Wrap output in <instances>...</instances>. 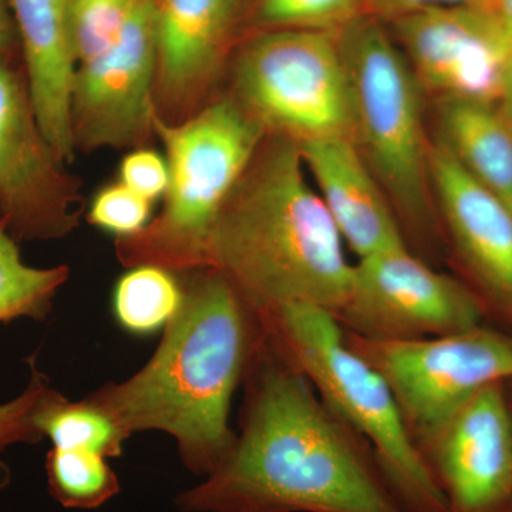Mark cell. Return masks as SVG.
I'll use <instances>...</instances> for the list:
<instances>
[{
    "mask_svg": "<svg viewBox=\"0 0 512 512\" xmlns=\"http://www.w3.org/2000/svg\"><path fill=\"white\" fill-rule=\"evenodd\" d=\"M26 64L37 120L63 164L76 157L70 100L76 60L70 39V0H8Z\"/></svg>",
    "mask_w": 512,
    "mask_h": 512,
    "instance_id": "cell-17",
    "label": "cell"
},
{
    "mask_svg": "<svg viewBox=\"0 0 512 512\" xmlns=\"http://www.w3.org/2000/svg\"><path fill=\"white\" fill-rule=\"evenodd\" d=\"M505 392H507L508 409H510L511 420H512V382L505 384Z\"/></svg>",
    "mask_w": 512,
    "mask_h": 512,
    "instance_id": "cell-31",
    "label": "cell"
},
{
    "mask_svg": "<svg viewBox=\"0 0 512 512\" xmlns=\"http://www.w3.org/2000/svg\"><path fill=\"white\" fill-rule=\"evenodd\" d=\"M47 140L28 83L0 55V212L16 241H53L79 227L83 197Z\"/></svg>",
    "mask_w": 512,
    "mask_h": 512,
    "instance_id": "cell-10",
    "label": "cell"
},
{
    "mask_svg": "<svg viewBox=\"0 0 512 512\" xmlns=\"http://www.w3.org/2000/svg\"><path fill=\"white\" fill-rule=\"evenodd\" d=\"M483 303L470 286L431 268L410 247L357 259L342 329L372 340H416L481 325Z\"/></svg>",
    "mask_w": 512,
    "mask_h": 512,
    "instance_id": "cell-9",
    "label": "cell"
},
{
    "mask_svg": "<svg viewBox=\"0 0 512 512\" xmlns=\"http://www.w3.org/2000/svg\"><path fill=\"white\" fill-rule=\"evenodd\" d=\"M429 177L454 254L473 292L512 329V211L457 163L443 144L429 150Z\"/></svg>",
    "mask_w": 512,
    "mask_h": 512,
    "instance_id": "cell-14",
    "label": "cell"
},
{
    "mask_svg": "<svg viewBox=\"0 0 512 512\" xmlns=\"http://www.w3.org/2000/svg\"><path fill=\"white\" fill-rule=\"evenodd\" d=\"M505 384L478 393L423 451L447 512H512V420Z\"/></svg>",
    "mask_w": 512,
    "mask_h": 512,
    "instance_id": "cell-13",
    "label": "cell"
},
{
    "mask_svg": "<svg viewBox=\"0 0 512 512\" xmlns=\"http://www.w3.org/2000/svg\"><path fill=\"white\" fill-rule=\"evenodd\" d=\"M338 42L348 77L353 141L404 220L423 231L430 221L423 90L379 19L360 16L338 32Z\"/></svg>",
    "mask_w": 512,
    "mask_h": 512,
    "instance_id": "cell-6",
    "label": "cell"
},
{
    "mask_svg": "<svg viewBox=\"0 0 512 512\" xmlns=\"http://www.w3.org/2000/svg\"><path fill=\"white\" fill-rule=\"evenodd\" d=\"M255 15L265 29L338 33L367 15V0H258Z\"/></svg>",
    "mask_w": 512,
    "mask_h": 512,
    "instance_id": "cell-24",
    "label": "cell"
},
{
    "mask_svg": "<svg viewBox=\"0 0 512 512\" xmlns=\"http://www.w3.org/2000/svg\"><path fill=\"white\" fill-rule=\"evenodd\" d=\"M16 42H18V32H16L12 15L6 8L5 0H0V55L8 57L9 53L15 49Z\"/></svg>",
    "mask_w": 512,
    "mask_h": 512,
    "instance_id": "cell-29",
    "label": "cell"
},
{
    "mask_svg": "<svg viewBox=\"0 0 512 512\" xmlns=\"http://www.w3.org/2000/svg\"><path fill=\"white\" fill-rule=\"evenodd\" d=\"M29 382L25 390L8 403L0 404V490L10 481L3 453L15 444H37L45 437L37 429L35 414L50 384L49 377L37 369L36 355L29 357Z\"/></svg>",
    "mask_w": 512,
    "mask_h": 512,
    "instance_id": "cell-25",
    "label": "cell"
},
{
    "mask_svg": "<svg viewBox=\"0 0 512 512\" xmlns=\"http://www.w3.org/2000/svg\"><path fill=\"white\" fill-rule=\"evenodd\" d=\"M258 320L322 402L365 440L407 512H447L392 389L350 348L335 316L316 306L291 305Z\"/></svg>",
    "mask_w": 512,
    "mask_h": 512,
    "instance_id": "cell-5",
    "label": "cell"
},
{
    "mask_svg": "<svg viewBox=\"0 0 512 512\" xmlns=\"http://www.w3.org/2000/svg\"><path fill=\"white\" fill-rule=\"evenodd\" d=\"M235 97L268 133L296 144L352 138L348 77L338 33L266 29L239 50Z\"/></svg>",
    "mask_w": 512,
    "mask_h": 512,
    "instance_id": "cell-7",
    "label": "cell"
},
{
    "mask_svg": "<svg viewBox=\"0 0 512 512\" xmlns=\"http://www.w3.org/2000/svg\"><path fill=\"white\" fill-rule=\"evenodd\" d=\"M140 0H70V39L76 67L113 46Z\"/></svg>",
    "mask_w": 512,
    "mask_h": 512,
    "instance_id": "cell-23",
    "label": "cell"
},
{
    "mask_svg": "<svg viewBox=\"0 0 512 512\" xmlns=\"http://www.w3.org/2000/svg\"><path fill=\"white\" fill-rule=\"evenodd\" d=\"M441 140L458 164L512 211V120L497 104L440 101Z\"/></svg>",
    "mask_w": 512,
    "mask_h": 512,
    "instance_id": "cell-18",
    "label": "cell"
},
{
    "mask_svg": "<svg viewBox=\"0 0 512 512\" xmlns=\"http://www.w3.org/2000/svg\"><path fill=\"white\" fill-rule=\"evenodd\" d=\"M50 493L63 507L93 510L120 491L119 478L100 454L55 448L47 453Z\"/></svg>",
    "mask_w": 512,
    "mask_h": 512,
    "instance_id": "cell-22",
    "label": "cell"
},
{
    "mask_svg": "<svg viewBox=\"0 0 512 512\" xmlns=\"http://www.w3.org/2000/svg\"><path fill=\"white\" fill-rule=\"evenodd\" d=\"M157 40L156 109L178 123L210 103L227 57L238 0H153Z\"/></svg>",
    "mask_w": 512,
    "mask_h": 512,
    "instance_id": "cell-15",
    "label": "cell"
},
{
    "mask_svg": "<svg viewBox=\"0 0 512 512\" xmlns=\"http://www.w3.org/2000/svg\"><path fill=\"white\" fill-rule=\"evenodd\" d=\"M35 423L55 448L90 451L106 458L120 457L128 439L113 417L87 397L72 402L52 386L37 406Z\"/></svg>",
    "mask_w": 512,
    "mask_h": 512,
    "instance_id": "cell-19",
    "label": "cell"
},
{
    "mask_svg": "<svg viewBox=\"0 0 512 512\" xmlns=\"http://www.w3.org/2000/svg\"><path fill=\"white\" fill-rule=\"evenodd\" d=\"M298 147L313 187L357 259L409 247L382 184L352 138H326Z\"/></svg>",
    "mask_w": 512,
    "mask_h": 512,
    "instance_id": "cell-16",
    "label": "cell"
},
{
    "mask_svg": "<svg viewBox=\"0 0 512 512\" xmlns=\"http://www.w3.org/2000/svg\"><path fill=\"white\" fill-rule=\"evenodd\" d=\"M153 205L119 181L96 192L87 221L116 239L130 238L140 234L153 220Z\"/></svg>",
    "mask_w": 512,
    "mask_h": 512,
    "instance_id": "cell-26",
    "label": "cell"
},
{
    "mask_svg": "<svg viewBox=\"0 0 512 512\" xmlns=\"http://www.w3.org/2000/svg\"><path fill=\"white\" fill-rule=\"evenodd\" d=\"M121 183L146 200L164 198L170 181L167 160L147 147L134 148L124 156L119 168Z\"/></svg>",
    "mask_w": 512,
    "mask_h": 512,
    "instance_id": "cell-27",
    "label": "cell"
},
{
    "mask_svg": "<svg viewBox=\"0 0 512 512\" xmlns=\"http://www.w3.org/2000/svg\"><path fill=\"white\" fill-rule=\"evenodd\" d=\"M70 276L69 266L36 268L23 261L19 242L0 224V323L45 320L57 292Z\"/></svg>",
    "mask_w": 512,
    "mask_h": 512,
    "instance_id": "cell-21",
    "label": "cell"
},
{
    "mask_svg": "<svg viewBox=\"0 0 512 512\" xmlns=\"http://www.w3.org/2000/svg\"><path fill=\"white\" fill-rule=\"evenodd\" d=\"M343 333L389 384L421 454L478 393L512 382V333L478 325L400 342Z\"/></svg>",
    "mask_w": 512,
    "mask_h": 512,
    "instance_id": "cell-8",
    "label": "cell"
},
{
    "mask_svg": "<svg viewBox=\"0 0 512 512\" xmlns=\"http://www.w3.org/2000/svg\"><path fill=\"white\" fill-rule=\"evenodd\" d=\"M2 222H5V221H3L2 212H0V224H2Z\"/></svg>",
    "mask_w": 512,
    "mask_h": 512,
    "instance_id": "cell-32",
    "label": "cell"
},
{
    "mask_svg": "<svg viewBox=\"0 0 512 512\" xmlns=\"http://www.w3.org/2000/svg\"><path fill=\"white\" fill-rule=\"evenodd\" d=\"M183 303V281L156 265L128 268L111 295L114 319L134 336H150L167 328Z\"/></svg>",
    "mask_w": 512,
    "mask_h": 512,
    "instance_id": "cell-20",
    "label": "cell"
},
{
    "mask_svg": "<svg viewBox=\"0 0 512 512\" xmlns=\"http://www.w3.org/2000/svg\"><path fill=\"white\" fill-rule=\"evenodd\" d=\"M481 0H367V15L383 23L447 6H477Z\"/></svg>",
    "mask_w": 512,
    "mask_h": 512,
    "instance_id": "cell-28",
    "label": "cell"
},
{
    "mask_svg": "<svg viewBox=\"0 0 512 512\" xmlns=\"http://www.w3.org/2000/svg\"><path fill=\"white\" fill-rule=\"evenodd\" d=\"M390 25L423 92L440 101L500 104L512 39L485 10L447 6Z\"/></svg>",
    "mask_w": 512,
    "mask_h": 512,
    "instance_id": "cell-12",
    "label": "cell"
},
{
    "mask_svg": "<svg viewBox=\"0 0 512 512\" xmlns=\"http://www.w3.org/2000/svg\"><path fill=\"white\" fill-rule=\"evenodd\" d=\"M183 275L184 303L137 373L87 399L128 437L163 431L185 467L210 476L237 440L231 407L261 336V323L227 279L212 269Z\"/></svg>",
    "mask_w": 512,
    "mask_h": 512,
    "instance_id": "cell-2",
    "label": "cell"
},
{
    "mask_svg": "<svg viewBox=\"0 0 512 512\" xmlns=\"http://www.w3.org/2000/svg\"><path fill=\"white\" fill-rule=\"evenodd\" d=\"M500 109L512 120V53L510 64H508L507 79H505L504 93L501 97Z\"/></svg>",
    "mask_w": 512,
    "mask_h": 512,
    "instance_id": "cell-30",
    "label": "cell"
},
{
    "mask_svg": "<svg viewBox=\"0 0 512 512\" xmlns=\"http://www.w3.org/2000/svg\"><path fill=\"white\" fill-rule=\"evenodd\" d=\"M156 77L153 0H140L117 42L76 67L70 100L76 151L146 147L154 136Z\"/></svg>",
    "mask_w": 512,
    "mask_h": 512,
    "instance_id": "cell-11",
    "label": "cell"
},
{
    "mask_svg": "<svg viewBox=\"0 0 512 512\" xmlns=\"http://www.w3.org/2000/svg\"><path fill=\"white\" fill-rule=\"evenodd\" d=\"M241 433L185 512H407L372 450L309 380L261 336L244 379Z\"/></svg>",
    "mask_w": 512,
    "mask_h": 512,
    "instance_id": "cell-1",
    "label": "cell"
},
{
    "mask_svg": "<svg viewBox=\"0 0 512 512\" xmlns=\"http://www.w3.org/2000/svg\"><path fill=\"white\" fill-rule=\"evenodd\" d=\"M200 269L224 276L256 318L291 305L342 308L353 264L295 141L266 134L208 235Z\"/></svg>",
    "mask_w": 512,
    "mask_h": 512,
    "instance_id": "cell-3",
    "label": "cell"
},
{
    "mask_svg": "<svg viewBox=\"0 0 512 512\" xmlns=\"http://www.w3.org/2000/svg\"><path fill=\"white\" fill-rule=\"evenodd\" d=\"M153 127L170 171L163 210L140 234L116 239V255L126 268L198 271L208 235L268 131L232 94L178 123L156 109Z\"/></svg>",
    "mask_w": 512,
    "mask_h": 512,
    "instance_id": "cell-4",
    "label": "cell"
}]
</instances>
